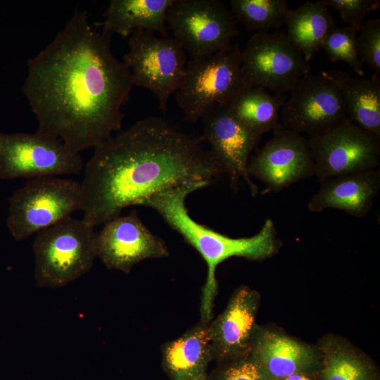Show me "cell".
<instances>
[{
	"label": "cell",
	"instance_id": "603a6c76",
	"mask_svg": "<svg viewBox=\"0 0 380 380\" xmlns=\"http://www.w3.org/2000/svg\"><path fill=\"white\" fill-rule=\"evenodd\" d=\"M284 101L283 95L261 87H248L239 91L227 104L246 129L262 137L280 125L279 114Z\"/></svg>",
	"mask_w": 380,
	"mask_h": 380
},
{
	"label": "cell",
	"instance_id": "9c48e42d",
	"mask_svg": "<svg viewBox=\"0 0 380 380\" xmlns=\"http://www.w3.org/2000/svg\"><path fill=\"white\" fill-rule=\"evenodd\" d=\"M310 72L309 63L282 32H257L241 51L243 88L261 87L283 95Z\"/></svg>",
	"mask_w": 380,
	"mask_h": 380
},
{
	"label": "cell",
	"instance_id": "484cf974",
	"mask_svg": "<svg viewBox=\"0 0 380 380\" xmlns=\"http://www.w3.org/2000/svg\"><path fill=\"white\" fill-rule=\"evenodd\" d=\"M322 377L323 380H371L365 366L343 351L334 352L327 357Z\"/></svg>",
	"mask_w": 380,
	"mask_h": 380
},
{
	"label": "cell",
	"instance_id": "d4e9b609",
	"mask_svg": "<svg viewBox=\"0 0 380 380\" xmlns=\"http://www.w3.org/2000/svg\"><path fill=\"white\" fill-rule=\"evenodd\" d=\"M356 39L357 32L352 27H335L324 40L321 49L331 61L343 62L357 76L363 77L365 73L357 55Z\"/></svg>",
	"mask_w": 380,
	"mask_h": 380
},
{
	"label": "cell",
	"instance_id": "5bb4252c",
	"mask_svg": "<svg viewBox=\"0 0 380 380\" xmlns=\"http://www.w3.org/2000/svg\"><path fill=\"white\" fill-rule=\"evenodd\" d=\"M204 123L201 141H208L210 153L230 180L231 186L237 189L242 179L255 196L258 187L251 179L247 165L252 151L261 137L246 129L232 114L227 103L212 108L202 118Z\"/></svg>",
	"mask_w": 380,
	"mask_h": 380
},
{
	"label": "cell",
	"instance_id": "277c9868",
	"mask_svg": "<svg viewBox=\"0 0 380 380\" xmlns=\"http://www.w3.org/2000/svg\"><path fill=\"white\" fill-rule=\"evenodd\" d=\"M94 226L71 216L36 234L34 279L41 288H60L87 273L96 258Z\"/></svg>",
	"mask_w": 380,
	"mask_h": 380
},
{
	"label": "cell",
	"instance_id": "d6986e66",
	"mask_svg": "<svg viewBox=\"0 0 380 380\" xmlns=\"http://www.w3.org/2000/svg\"><path fill=\"white\" fill-rule=\"evenodd\" d=\"M173 0H112L100 25L123 37L139 30L167 36L166 13Z\"/></svg>",
	"mask_w": 380,
	"mask_h": 380
},
{
	"label": "cell",
	"instance_id": "83f0119b",
	"mask_svg": "<svg viewBox=\"0 0 380 380\" xmlns=\"http://www.w3.org/2000/svg\"><path fill=\"white\" fill-rule=\"evenodd\" d=\"M326 7H331L338 13L348 26L359 31L365 16L376 11L380 6L379 0H320Z\"/></svg>",
	"mask_w": 380,
	"mask_h": 380
},
{
	"label": "cell",
	"instance_id": "4fadbf2b",
	"mask_svg": "<svg viewBox=\"0 0 380 380\" xmlns=\"http://www.w3.org/2000/svg\"><path fill=\"white\" fill-rule=\"evenodd\" d=\"M315 162L308 139L280 125L270 139L251 156L247 172L265 186L267 192H278L300 180L315 176Z\"/></svg>",
	"mask_w": 380,
	"mask_h": 380
},
{
	"label": "cell",
	"instance_id": "2e32d148",
	"mask_svg": "<svg viewBox=\"0 0 380 380\" xmlns=\"http://www.w3.org/2000/svg\"><path fill=\"white\" fill-rule=\"evenodd\" d=\"M380 189V170L329 177L320 182L318 191L308 203L310 212L326 209L343 210L355 217L367 215Z\"/></svg>",
	"mask_w": 380,
	"mask_h": 380
},
{
	"label": "cell",
	"instance_id": "7402d4cb",
	"mask_svg": "<svg viewBox=\"0 0 380 380\" xmlns=\"http://www.w3.org/2000/svg\"><path fill=\"white\" fill-rule=\"evenodd\" d=\"M284 23L287 38L308 63L336 27L328 8L319 1H307L296 9H290Z\"/></svg>",
	"mask_w": 380,
	"mask_h": 380
},
{
	"label": "cell",
	"instance_id": "e0dca14e",
	"mask_svg": "<svg viewBox=\"0 0 380 380\" xmlns=\"http://www.w3.org/2000/svg\"><path fill=\"white\" fill-rule=\"evenodd\" d=\"M256 308L255 293L247 288L241 289L208 327L213 353L228 357L247 348L253 334Z\"/></svg>",
	"mask_w": 380,
	"mask_h": 380
},
{
	"label": "cell",
	"instance_id": "ffe728a7",
	"mask_svg": "<svg viewBox=\"0 0 380 380\" xmlns=\"http://www.w3.org/2000/svg\"><path fill=\"white\" fill-rule=\"evenodd\" d=\"M164 362L173 380H205L213 355L208 327H198L164 348Z\"/></svg>",
	"mask_w": 380,
	"mask_h": 380
},
{
	"label": "cell",
	"instance_id": "6da1fadb",
	"mask_svg": "<svg viewBox=\"0 0 380 380\" xmlns=\"http://www.w3.org/2000/svg\"><path fill=\"white\" fill-rule=\"evenodd\" d=\"M110 35L76 9L53 40L28 60L23 85L37 132L76 152L120 132L122 108L134 86L110 49Z\"/></svg>",
	"mask_w": 380,
	"mask_h": 380
},
{
	"label": "cell",
	"instance_id": "7c38bea8",
	"mask_svg": "<svg viewBox=\"0 0 380 380\" xmlns=\"http://www.w3.org/2000/svg\"><path fill=\"white\" fill-rule=\"evenodd\" d=\"M290 92L279 114L286 129L313 137L347 118L339 89L321 73L305 75Z\"/></svg>",
	"mask_w": 380,
	"mask_h": 380
},
{
	"label": "cell",
	"instance_id": "ac0fdd59",
	"mask_svg": "<svg viewBox=\"0 0 380 380\" xmlns=\"http://www.w3.org/2000/svg\"><path fill=\"white\" fill-rule=\"evenodd\" d=\"M339 89L347 118L364 129L380 137V80L353 76L341 70L320 72Z\"/></svg>",
	"mask_w": 380,
	"mask_h": 380
},
{
	"label": "cell",
	"instance_id": "cb8c5ba5",
	"mask_svg": "<svg viewBox=\"0 0 380 380\" xmlns=\"http://www.w3.org/2000/svg\"><path fill=\"white\" fill-rule=\"evenodd\" d=\"M230 6L236 21L258 32L279 27L290 11L284 0H232Z\"/></svg>",
	"mask_w": 380,
	"mask_h": 380
},
{
	"label": "cell",
	"instance_id": "f546056e",
	"mask_svg": "<svg viewBox=\"0 0 380 380\" xmlns=\"http://www.w3.org/2000/svg\"><path fill=\"white\" fill-rule=\"evenodd\" d=\"M284 380H310L307 376L299 373H295L286 378Z\"/></svg>",
	"mask_w": 380,
	"mask_h": 380
},
{
	"label": "cell",
	"instance_id": "9a60e30c",
	"mask_svg": "<svg viewBox=\"0 0 380 380\" xmlns=\"http://www.w3.org/2000/svg\"><path fill=\"white\" fill-rule=\"evenodd\" d=\"M103 224L96 234V253L109 269L128 273L143 260L168 255L164 241L144 225L136 210Z\"/></svg>",
	"mask_w": 380,
	"mask_h": 380
},
{
	"label": "cell",
	"instance_id": "8992f818",
	"mask_svg": "<svg viewBox=\"0 0 380 380\" xmlns=\"http://www.w3.org/2000/svg\"><path fill=\"white\" fill-rule=\"evenodd\" d=\"M239 44L209 56L191 58L175 92L185 119L196 122L212 108L227 103L242 89Z\"/></svg>",
	"mask_w": 380,
	"mask_h": 380
},
{
	"label": "cell",
	"instance_id": "44dd1931",
	"mask_svg": "<svg viewBox=\"0 0 380 380\" xmlns=\"http://www.w3.org/2000/svg\"><path fill=\"white\" fill-rule=\"evenodd\" d=\"M254 353L255 361L266 375L275 379L299 373L313 360V354L308 347L272 332H265L258 338Z\"/></svg>",
	"mask_w": 380,
	"mask_h": 380
},
{
	"label": "cell",
	"instance_id": "4316f807",
	"mask_svg": "<svg viewBox=\"0 0 380 380\" xmlns=\"http://www.w3.org/2000/svg\"><path fill=\"white\" fill-rule=\"evenodd\" d=\"M356 45L358 57L363 64L367 63L374 75L380 73V20H369L362 23Z\"/></svg>",
	"mask_w": 380,
	"mask_h": 380
},
{
	"label": "cell",
	"instance_id": "30bf717a",
	"mask_svg": "<svg viewBox=\"0 0 380 380\" xmlns=\"http://www.w3.org/2000/svg\"><path fill=\"white\" fill-rule=\"evenodd\" d=\"M82 159L61 139L36 132H0V179H34L79 173Z\"/></svg>",
	"mask_w": 380,
	"mask_h": 380
},
{
	"label": "cell",
	"instance_id": "3957f363",
	"mask_svg": "<svg viewBox=\"0 0 380 380\" xmlns=\"http://www.w3.org/2000/svg\"><path fill=\"white\" fill-rule=\"evenodd\" d=\"M210 182L197 181L172 186L144 199L140 204L156 210L174 230L202 256L208 267L201 300L204 320L210 318L217 290L215 270L225 260L243 257L261 260L273 255L280 245L273 220L267 218L260 231L248 237L232 238L203 225L189 215L186 198Z\"/></svg>",
	"mask_w": 380,
	"mask_h": 380
},
{
	"label": "cell",
	"instance_id": "8fae6325",
	"mask_svg": "<svg viewBox=\"0 0 380 380\" xmlns=\"http://www.w3.org/2000/svg\"><path fill=\"white\" fill-rule=\"evenodd\" d=\"M315 176L325 179L376 169L380 137L346 118L323 133L308 139Z\"/></svg>",
	"mask_w": 380,
	"mask_h": 380
},
{
	"label": "cell",
	"instance_id": "f1b7e54d",
	"mask_svg": "<svg viewBox=\"0 0 380 380\" xmlns=\"http://www.w3.org/2000/svg\"><path fill=\"white\" fill-rule=\"evenodd\" d=\"M265 376L255 361H243L227 369L220 380H269Z\"/></svg>",
	"mask_w": 380,
	"mask_h": 380
},
{
	"label": "cell",
	"instance_id": "52a82bcc",
	"mask_svg": "<svg viewBox=\"0 0 380 380\" xmlns=\"http://www.w3.org/2000/svg\"><path fill=\"white\" fill-rule=\"evenodd\" d=\"M128 46L122 62L133 84L150 90L156 96L160 110L165 112L170 97L184 77V50L172 36L156 35L144 30L133 32Z\"/></svg>",
	"mask_w": 380,
	"mask_h": 380
},
{
	"label": "cell",
	"instance_id": "5b68a950",
	"mask_svg": "<svg viewBox=\"0 0 380 380\" xmlns=\"http://www.w3.org/2000/svg\"><path fill=\"white\" fill-rule=\"evenodd\" d=\"M81 184L70 179H32L8 199L6 224L16 241L49 227L80 210Z\"/></svg>",
	"mask_w": 380,
	"mask_h": 380
},
{
	"label": "cell",
	"instance_id": "ba28073f",
	"mask_svg": "<svg viewBox=\"0 0 380 380\" xmlns=\"http://www.w3.org/2000/svg\"><path fill=\"white\" fill-rule=\"evenodd\" d=\"M165 21L191 58L231 49L238 34L236 20L218 0H173Z\"/></svg>",
	"mask_w": 380,
	"mask_h": 380
},
{
	"label": "cell",
	"instance_id": "7a4b0ae2",
	"mask_svg": "<svg viewBox=\"0 0 380 380\" xmlns=\"http://www.w3.org/2000/svg\"><path fill=\"white\" fill-rule=\"evenodd\" d=\"M201 139L159 117L141 120L95 147L81 184L80 210L94 227L120 215L126 207L188 182L222 174Z\"/></svg>",
	"mask_w": 380,
	"mask_h": 380
}]
</instances>
